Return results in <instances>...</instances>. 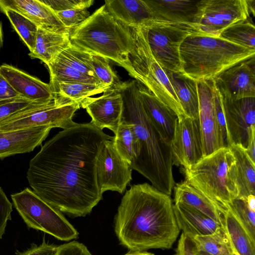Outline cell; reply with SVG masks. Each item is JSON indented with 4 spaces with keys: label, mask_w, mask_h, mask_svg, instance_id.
Instances as JSON below:
<instances>
[{
    "label": "cell",
    "mask_w": 255,
    "mask_h": 255,
    "mask_svg": "<svg viewBox=\"0 0 255 255\" xmlns=\"http://www.w3.org/2000/svg\"><path fill=\"white\" fill-rule=\"evenodd\" d=\"M55 13L70 32L90 16V12L86 8H77Z\"/></svg>",
    "instance_id": "cell-39"
},
{
    "label": "cell",
    "mask_w": 255,
    "mask_h": 255,
    "mask_svg": "<svg viewBox=\"0 0 255 255\" xmlns=\"http://www.w3.org/2000/svg\"><path fill=\"white\" fill-rule=\"evenodd\" d=\"M51 103V102H50ZM48 103L33 102L21 98L13 102L0 105V122L38 105Z\"/></svg>",
    "instance_id": "cell-41"
},
{
    "label": "cell",
    "mask_w": 255,
    "mask_h": 255,
    "mask_svg": "<svg viewBox=\"0 0 255 255\" xmlns=\"http://www.w3.org/2000/svg\"><path fill=\"white\" fill-rule=\"evenodd\" d=\"M3 42V33L2 29V25L1 23V21L0 20V47L2 44Z\"/></svg>",
    "instance_id": "cell-50"
},
{
    "label": "cell",
    "mask_w": 255,
    "mask_h": 255,
    "mask_svg": "<svg viewBox=\"0 0 255 255\" xmlns=\"http://www.w3.org/2000/svg\"><path fill=\"white\" fill-rule=\"evenodd\" d=\"M199 95V120L204 157L221 148L214 104L213 79L197 81Z\"/></svg>",
    "instance_id": "cell-17"
},
{
    "label": "cell",
    "mask_w": 255,
    "mask_h": 255,
    "mask_svg": "<svg viewBox=\"0 0 255 255\" xmlns=\"http://www.w3.org/2000/svg\"><path fill=\"white\" fill-rule=\"evenodd\" d=\"M90 60L97 78L107 88H115L122 82L112 70L108 59L100 55L90 54Z\"/></svg>",
    "instance_id": "cell-38"
},
{
    "label": "cell",
    "mask_w": 255,
    "mask_h": 255,
    "mask_svg": "<svg viewBox=\"0 0 255 255\" xmlns=\"http://www.w3.org/2000/svg\"><path fill=\"white\" fill-rule=\"evenodd\" d=\"M163 69L178 98L184 115L193 119H199V101L197 81L181 73H175Z\"/></svg>",
    "instance_id": "cell-26"
},
{
    "label": "cell",
    "mask_w": 255,
    "mask_h": 255,
    "mask_svg": "<svg viewBox=\"0 0 255 255\" xmlns=\"http://www.w3.org/2000/svg\"><path fill=\"white\" fill-rule=\"evenodd\" d=\"M191 239L195 245L196 255H235L224 229L212 235Z\"/></svg>",
    "instance_id": "cell-32"
},
{
    "label": "cell",
    "mask_w": 255,
    "mask_h": 255,
    "mask_svg": "<svg viewBox=\"0 0 255 255\" xmlns=\"http://www.w3.org/2000/svg\"><path fill=\"white\" fill-rule=\"evenodd\" d=\"M113 139L104 141L97 157V180L102 194L109 190L122 194L132 179V169L116 149Z\"/></svg>",
    "instance_id": "cell-12"
},
{
    "label": "cell",
    "mask_w": 255,
    "mask_h": 255,
    "mask_svg": "<svg viewBox=\"0 0 255 255\" xmlns=\"http://www.w3.org/2000/svg\"><path fill=\"white\" fill-rule=\"evenodd\" d=\"M50 85L54 99L79 103L88 97L108 89L102 84L84 83H59Z\"/></svg>",
    "instance_id": "cell-30"
},
{
    "label": "cell",
    "mask_w": 255,
    "mask_h": 255,
    "mask_svg": "<svg viewBox=\"0 0 255 255\" xmlns=\"http://www.w3.org/2000/svg\"><path fill=\"white\" fill-rule=\"evenodd\" d=\"M143 27L151 51L162 68L181 73L180 47L186 37L198 33L195 26L153 19Z\"/></svg>",
    "instance_id": "cell-8"
},
{
    "label": "cell",
    "mask_w": 255,
    "mask_h": 255,
    "mask_svg": "<svg viewBox=\"0 0 255 255\" xmlns=\"http://www.w3.org/2000/svg\"><path fill=\"white\" fill-rule=\"evenodd\" d=\"M223 215V227L234 254L255 255V240L228 208Z\"/></svg>",
    "instance_id": "cell-28"
},
{
    "label": "cell",
    "mask_w": 255,
    "mask_h": 255,
    "mask_svg": "<svg viewBox=\"0 0 255 255\" xmlns=\"http://www.w3.org/2000/svg\"><path fill=\"white\" fill-rule=\"evenodd\" d=\"M143 38L141 27H132L122 22L104 5L70 32L71 45L115 62L135 80Z\"/></svg>",
    "instance_id": "cell-4"
},
{
    "label": "cell",
    "mask_w": 255,
    "mask_h": 255,
    "mask_svg": "<svg viewBox=\"0 0 255 255\" xmlns=\"http://www.w3.org/2000/svg\"><path fill=\"white\" fill-rule=\"evenodd\" d=\"M12 204L0 187V239L4 234L8 220H11Z\"/></svg>",
    "instance_id": "cell-43"
},
{
    "label": "cell",
    "mask_w": 255,
    "mask_h": 255,
    "mask_svg": "<svg viewBox=\"0 0 255 255\" xmlns=\"http://www.w3.org/2000/svg\"><path fill=\"white\" fill-rule=\"evenodd\" d=\"M144 1L153 19L191 24L196 27L200 14L202 0Z\"/></svg>",
    "instance_id": "cell-19"
},
{
    "label": "cell",
    "mask_w": 255,
    "mask_h": 255,
    "mask_svg": "<svg viewBox=\"0 0 255 255\" xmlns=\"http://www.w3.org/2000/svg\"><path fill=\"white\" fill-rule=\"evenodd\" d=\"M47 65L50 75V85L59 83H84L102 84L96 79L85 75L56 59H53Z\"/></svg>",
    "instance_id": "cell-34"
},
{
    "label": "cell",
    "mask_w": 255,
    "mask_h": 255,
    "mask_svg": "<svg viewBox=\"0 0 255 255\" xmlns=\"http://www.w3.org/2000/svg\"><path fill=\"white\" fill-rule=\"evenodd\" d=\"M70 44V32H56L38 27L34 48L29 55L47 65Z\"/></svg>",
    "instance_id": "cell-27"
},
{
    "label": "cell",
    "mask_w": 255,
    "mask_h": 255,
    "mask_svg": "<svg viewBox=\"0 0 255 255\" xmlns=\"http://www.w3.org/2000/svg\"><path fill=\"white\" fill-rule=\"evenodd\" d=\"M222 101L230 146L238 145L246 149L255 134V98L222 97Z\"/></svg>",
    "instance_id": "cell-13"
},
{
    "label": "cell",
    "mask_w": 255,
    "mask_h": 255,
    "mask_svg": "<svg viewBox=\"0 0 255 255\" xmlns=\"http://www.w3.org/2000/svg\"><path fill=\"white\" fill-rule=\"evenodd\" d=\"M173 188L175 204L188 205L223 226L224 210L202 193L185 181L176 184Z\"/></svg>",
    "instance_id": "cell-25"
},
{
    "label": "cell",
    "mask_w": 255,
    "mask_h": 255,
    "mask_svg": "<svg viewBox=\"0 0 255 255\" xmlns=\"http://www.w3.org/2000/svg\"><path fill=\"white\" fill-rule=\"evenodd\" d=\"M138 86L146 115L163 139L171 145L178 120L177 115L143 85L138 82Z\"/></svg>",
    "instance_id": "cell-21"
},
{
    "label": "cell",
    "mask_w": 255,
    "mask_h": 255,
    "mask_svg": "<svg viewBox=\"0 0 255 255\" xmlns=\"http://www.w3.org/2000/svg\"><path fill=\"white\" fill-rule=\"evenodd\" d=\"M214 104L221 148H229L230 144L224 117L221 96L214 86Z\"/></svg>",
    "instance_id": "cell-40"
},
{
    "label": "cell",
    "mask_w": 255,
    "mask_h": 255,
    "mask_svg": "<svg viewBox=\"0 0 255 255\" xmlns=\"http://www.w3.org/2000/svg\"><path fill=\"white\" fill-rule=\"evenodd\" d=\"M125 255H154L153 254L147 252H129Z\"/></svg>",
    "instance_id": "cell-49"
},
{
    "label": "cell",
    "mask_w": 255,
    "mask_h": 255,
    "mask_svg": "<svg viewBox=\"0 0 255 255\" xmlns=\"http://www.w3.org/2000/svg\"><path fill=\"white\" fill-rule=\"evenodd\" d=\"M144 38L141 58L137 69V81L143 85L161 102L177 115L178 119L185 116L178 98L165 70L153 56L147 40L143 27Z\"/></svg>",
    "instance_id": "cell-11"
},
{
    "label": "cell",
    "mask_w": 255,
    "mask_h": 255,
    "mask_svg": "<svg viewBox=\"0 0 255 255\" xmlns=\"http://www.w3.org/2000/svg\"><path fill=\"white\" fill-rule=\"evenodd\" d=\"M101 97H88L80 103L91 117V122L98 128H107L115 134L121 123L123 101L116 88L107 89Z\"/></svg>",
    "instance_id": "cell-16"
},
{
    "label": "cell",
    "mask_w": 255,
    "mask_h": 255,
    "mask_svg": "<svg viewBox=\"0 0 255 255\" xmlns=\"http://www.w3.org/2000/svg\"><path fill=\"white\" fill-rule=\"evenodd\" d=\"M13 204L29 228L39 230L62 241L78 237L77 230L62 213L26 188L11 195Z\"/></svg>",
    "instance_id": "cell-7"
},
{
    "label": "cell",
    "mask_w": 255,
    "mask_h": 255,
    "mask_svg": "<svg viewBox=\"0 0 255 255\" xmlns=\"http://www.w3.org/2000/svg\"><path fill=\"white\" fill-rule=\"evenodd\" d=\"M181 73L196 81L213 79L234 65L255 56V49L219 37L191 34L179 49Z\"/></svg>",
    "instance_id": "cell-5"
},
{
    "label": "cell",
    "mask_w": 255,
    "mask_h": 255,
    "mask_svg": "<svg viewBox=\"0 0 255 255\" xmlns=\"http://www.w3.org/2000/svg\"><path fill=\"white\" fill-rule=\"evenodd\" d=\"M122 95V121L131 124L137 138L138 155L130 165L159 191L171 195L174 187L171 145L162 137L143 107L135 80L122 82L116 87Z\"/></svg>",
    "instance_id": "cell-3"
},
{
    "label": "cell",
    "mask_w": 255,
    "mask_h": 255,
    "mask_svg": "<svg viewBox=\"0 0 255 255\" xmlns=\"http://www.w3.org/2000/svg\"><path fill=\"white\" fill-rule=\"evenodd\" d=\"M51 129L36 127L0 131V158L32 151L45 139Z\"/></svg>",
    "instance_id": "cell-20"
},
{
    "label": "cell",
    "mask_w": 255,
    "mask_h": 255,
    "mask_svg": "<svg viewBox=\"0 0 255 255\" xmlns=\"http://www.w3.org/2000/svg\"><path fill=\"white\" fill-rule=\"evenodd\" d=\"M219 37L242 46L255 49V27L254 23L248 19L227 27Z\"/></svg>",
    "instance_id": "cell-35"
},
{
    "label": "cell",
    "mask_w": 255,
    "mask_h": 255,
    "mask_svg": "<svg viewBox=\"0 0 255 255\" xmlns=\"http://www.w3.org/2000/svg\"><path fill=\"white\" fill-rule=\"evenodd\" d=\"M105 6L115 17L132 27H141L153 19L144 0H106Z\"/></svg>",
    "instance_id": "cell-24"
},
{
    "label": "cell",
    "mask_w": 255,
    "mask_h": 255,
    "mask_svg": "<svg viewBox=\"0 0 255 255\" xmlns=\"http://www.w3.org/2000/svg\"><path fill=\"white\" fill-rule=\"evenodd\" d=\"M80 108L78 102L60 103L54 100L49 104L34 107L11 116L0 122V131L31 127L59 128L65 129L77 124L73 121L75 112Z\"/></svg>",
    "instance_id": "cell-10"
},
{
    "label": "cell",
    "mask_w": 255,
    "mask_h": 255,
    "mask_svg": "<svg viewBox=\"0 0 255 255\" xmlns=\"http://www.w3.org/2000/svg\"><path fill=\"white\" fill-rule=\"evenodd\" d=\"M0 7L12 9L45 30L56 32H70L56 13L42 0H0Z\"/></svg>",
    "instance_id": "cell-22"
},
{
    "label": "cell",
    "mask_w": 255,
    "mask_h": 255,
    "mask_svg": "<svg viewBox=\"0 0 255 255\" xmlns=\"http://www.w3.org/2000/svg\"><path fill=\"white\" fill-rule=\"evenodd\" d=\"M0 74L24 99L44 103L54 100V94L49 84L44 83L13 66L1 65Z\"/></svg>",
    "instance_id": "cell-18"
},
{
    "label": "cell",
    "mask_w": 255,
    "mask_h": 255,
    "mask_svg": "<svg viewBox=\"0 0 255 255\" xmlns=\"http://www.w3.org/2000/svg\"><path fill=\"white\" fill-rule=\"evenodd\" d=\"M173 208L180 230L190 238L212 235L224 229L223 225L188 205L175 203Z\"/></svg>",
    "instance_id": "cell-23"
},
{
    "label": "cell",
    "mask_w": 255,
    "mask_h": 255,
    "mask_svg": "<svg viewBox=\"0 0 255 255\" xmlns=\"http://www.w3.org/2000/svg\"><path fill=\"white\" fill-rule=\"evenodd\" d=\"M255 0H202L198 34L219 37L223 30L255 15Z\"/></svg>",
    "instance_id": "cell-9"
},
{
    "label": "cell",
    "mask_w": 255,
    "mask_h": 255,
    "mask_svg": "<svg viewBox=\"0 0 255 255\" xmlns=\"http://www.w3.org/2000/svg\"><path fill=\"white\" fill-rule=\"evenodd\" d=\"M58 249V246L47 244L43 240L41 245L37 246L33 244L27 250L23 252L17 251L15 254L17 255H56Z\"/></svg>",
    "instance_id": "cell-46"
},
{
    "label": "cell",
    "mask_w": 255,
    "mask_h": 255,
    "mask_svg": "<svg viewBox=\"0 0 255 255\" xmlns=\"http://www.w3.org/2000/svg\"><path fill=\"white\" fill-rule=\"evenodd\" d=\"M113 138L91 122L59 131L30 160L27 178L32 191L69 216L89 214L103 198L97 157L104 141Z\"/></svg>",
    "instance_id": "cell-1"
},
{
    "label": "cell",
    "mask_w": 255,
    "mask_h": 255,
    "mask_svg": "<svg viewBox=\"0 0 255 255\" xmlns=\"http://www.w3.org/2000/svg\"><path fill=\"white\" fill-rule=\"evenodd\" d=\"M173 165L188 169L204 157L199 119H178L171 143Z\"/></svg>",
    "instance_id": "cell-14"
},
{
    "label": "cell",
    "mask_w": 255,
    "mask_h": 255,
    "mask_svg": "<svg viewBox=\"0 0 255 255\" xmlns=\"http://www.w3.org/2000/svg\"><path fill=\"white\" fill-rule=\"evenodd\" d=\"M23 98L0 74V105Z\"/></svg>",
    "instance_id": "cell-44"
},
{
    "label": "cell",
    "mask_w": 255,
    "mask_h": 255,
    "mask_svg": "<svg viewBox=\"0 0 255 255\" xmlns=\"http://www.w3.org/2000/svg\"><path fill=\"white\" fill-rule=\"evenodd\" d=\"M212 79L223 98H255V56L234 65Z\"/></svg>",
    "instance_id": "cell-15"
},
{
    "label": "cell",
    "mask_w": 255,
    "mask_h": 255,
    "mask_svg": "<svg viewBox=\"0 0 255 255\" xmlns=\"http://www.w3.org/2000/svg\"><path fill=\"white\" fill-rule=\"evenodd\" d=\"M175 255H196L194 241L183 233L181 234L178 241Z\"/></svg>",
    "instance_id": "cell-47"
},
{
    "label": "cell",
    "mask_w": 255,
    "mask_h": 255,
    "mask_svg": "<svg viewBox=\"0 0 255 255\" xmlns=\"http://www.w3.org/2000/svg\"><path fill=\"white\" fill-rule=\"evenodd\" d=\"M184 171L185 181L223 210L239 196L237 161L230 148L219 149Z\"/></svg>",
    "instance_id": "cell-6"
},
{
    "label": "cell",
    "mask_w": 255,
    "mask_h": 255,
    "mask_svg": "<svg viewBox=\"0 0 255 255\" xmlns=\"http://www.w3.org/2000/svg\"><path fill=\"white\" fill-rule=\"evenodd\" d=\"M170 195L147 183L127 190L115 218V231L120 244L130 252L169 249L180 229Z\"/></svg>",
    "instance_id": "cell-2"
},
{
    "label": "cell",
    "mask_w": 255,
    "mask_h": 255,
    "mask_svg": "<svg viewBox=\"0 0 255 255\" xmlns=\"http://www.w3.org/2000/svg\"><path fill=\"white\" fill-rule=\"evenodd\" d=\"M56 255H92L84 244L74 241L59 246Z\"/></svg>",
    "instance_id": "cell-45"
},
{
    "label": "cell",
    "mask_w": 255,
    "mask_h": 255,
    "mask_svg": "<svg viewBox=\"0 0 255 255\" xmlns=\"http://www.w3.org/2000/svg\"><path fill=\"white\" fill-rule=\"evenodd\" d=\"M237 161V182L239 189L238 197L255 195V163L249 158L245 149L232 144L229 147Z\"/></svg>",
    "instance_id": "cell-29"
},
{
    "label": "cell",
    "mask_w": 255,
    "mask_h": 255,
    "mask_svg": "<svg viewBox=\"0 0 255 255\" xmlns=\"http://www.w3.org/2000/svg\"><path fill=\"white\" fill-rule=\"evenodd\" d=\"M251 237L255 240V208L248 203L247 197H237L228 206Z\"/></svg>",
    "instance_id": "cell-37"
},
{
    "label": "cell",
    "mask_w": 255,
    "mask_h": 255,
    "mask_svg": "<svg viewBox=\"0 0 255 255\" xmlns=\"http://www.w3.org/2000/svg\"><path fill=\"white\" fill-rule=\"evenodd\" d=\"M0 10L7 16L14 29L30 52H31L34 48L38 26L28 18L12 9L0 7Z\"/></svg>",
    "instance_id": "cell-33"
},
{
    "label": "cell",
    "mask_w": 255,
    "mask_h": 255,
    "mask_svg": "<svg viewBox=\"0 0 255 255\" xmlns=\"http://www.w3.org/2000/svg\"><path fill=\"white\" fill-rule=\"evenodd\" d=\"M54 12L77 8H87L94 3L93 0H42Z\"/></svg>",
    "instance_id": "cell-42"
},
{
    "label": "cell",
    "mask_w": 255,
    "mask_h": 255,
    "mask_svg": "<svg viewBox=\"0 0 255 255\" xmlns=\"http://www.w3.org/2000/svg\"><path fill=\"white\" fill-rule=\"evenodd\" d=\"M246 153L251 160L255 163V136L251 139L246 149H245Z\"/></svg>",
    "instance_id": "cell-48"
},
{
    "label": "cell",
    "mask_w": 255,
    "mask_h": 255,
    "mask_svg": "<svg viewBox=\"0 0 255 255\" xmlns=\"http://www.w3.org/2000/svg\"><path fill=\"white\" fill-rule=\"evenodd\" d=\"M54 59L99 81L91 65L90 54L76 48L70 44Z\"/></svg>",
    "instance_id": "cell-36"
},
{
    "label": "cell",
    "mask_w": 255,
    "mask_h": 255,
    "mask_svg": "<svg viewBox=\"0 0 255 255\" xmlns=\"http://www.w3.org/2000/svg\"><path fill=\"white\" fill-rule=\"evenodd\" d=\"M113 140L119 154L130 166L139 152L138 141L133 126L121 122Z\"/></svg>",
    "instance_id": "cell-31"
}]
</instances>
